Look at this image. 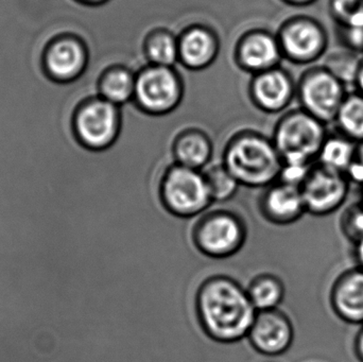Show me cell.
<instances>
[{
    "mask_svg": "<svg viewBox=\"0 0 363 362\" xmlns=\"http://www.w3.org/2000/svg\"><path fill=\"white\" fill-rule=\"evenodd\" d=\"M194 308L203 332L222 344H233L247 337L257 314L247 289L224 274H215L201 283Z\"/></svg>",
    "mask_w": 363,
    "mask_h": 362,
    "instance_id": "cell-1",
    "label": "cell"
},
{
    "mask_svg": "<svg viewBox=\"0 0 363 362\" xmlns=\"http://www.w3.org/2000/svg\"><path fill=\"white\" fill-rule=\"evenodd\" d=\"M221 162L241 186L266 188L283 168L272 138L256 132L237 134L222 151Z\"/></svg>",
    "mask_w": 363,
    "mask_h": 362,
    "instance_id": "cell-2",
    "label": "cell"
},
{
    "mask_svg": "<svg viewBox=\"0 0 363 362\" xmlns=\"http://www.w3.org/2000/svg\"><path fill=\"white\" fill-rule=\"evenodd\" d=\"M328 125L302 108L288 110L273 132L272 140L283 164L311 166L317 162Z\"/></svg>",
    "mask_w": 363,
    "mask_h": 362,
    "instance_id": "cell-3",
    "label": "cell"
},
{
    "mask_svg": "<svg viewBox=\"0 0 363 362\" xmlns=\"http://www.w3.org/2000/svg\"><path fill=\"white\" fill-rule=\"evenodd\" d=\"M159 198L164 208L179 218L204 214L213 203L203 171L174 162L162 174Z\"/></svg>",
    "mask_w": 363,
    "mask_h": 362,
    "instance_id": "cell-4",
    "label": "cell"
},
{
    "mask_svg": "<svg viewBox=\"0 0 363 362\" xmlns=\"http://www.w3.org/2000/svg\"><path fill=\"white\" fill-rule=\"evenodd\" d=\"M247 229L240 215L228 210L205 212L192 227L191 239L199 252L215 259H228L245 246Z\"/></svg>",
    "mask_w": 363,
    "mask_h": 362,
    "instance_id": "cell-5",
    "label": "cell"
},
{
    "mask_svg": "<svg viewBox=\"0 0 363 362\" xmlns=\"http://www.w3.org/2000/svg\"><path fill=\"white\" fill-rule=\"evenodd\" d=\"M347 95V86L323 65L307 68L296 81L301 108L325 125L334 123Z\"/></svg>",
    "mask_w": 363,
    "mask_h": 362,
    "instance_id": "cell-6",
    "label": "cell"
},
{
    "mask_svg": "<svg viewBox=\"0 0 363 362\" xmlns=\"http://www.w3.org/2000/svg\"><path fill=\"white\" fill-rule=\"evenodd\" d=\"M121 127L119 106L98 96L83 102L74 120L77 140L93 152L110 150L117 142Z\"/></svg>",
    "mask_w": 363,
    "mask_h": 362,
    "instance_id": "cell-7",
    "label": "cell"
},
{
    "mask_svg": "<svg viewBox=\"0 0 363 362\" xmlns=\"http://www.w3.org/2000/svg\"><path fill=\"white\" fill-rule=\"evenodd\" d=\"M284 60L308 66L325 57L330 38L321 21L307 14L288 19L277 34Z\"/></svg>",
    "mask_w": 363,
    "mask_h": 362,
    "instance_id": "cell-8",
    "label": "cell"
},
{
    "mask_svg": "<svg viewBox=\"0 0 363 362\" xmlns=\"http://www.w3.org/2000/svg\"><path fill=\"white\" fill-rule=\"evenodd\" d=\"M183 84L174 68L149 65L136 76L134 102L149 114L172 112L180 103Z\"/></svg>",
    "mask_w": 363,
    "mask_h": 362,
    "instance_id": "cell-9",
    "label": "cell"
},
{
    "mask_svg": "<svg viewBox=\"0 0 363 362\" xmlns=\"http://www.w3.org/2000/svg\"><path fill=\"white\" fill-rule=\"evenodd\" d=\"M350 186L343 172L313 164L300 186L306 212L320 217L334 214L347 201Z\"/></svg>",
    "mask_w": 363,
    "mask_h": 362,
    "instance_id": "cell-10",
    "label": "cell"
},
{
    "mask_svg": "<svg viewBox=\"0 0 363 362\" xmlns=\"http://www.w3.org/2000/svg\"><path fill=\"white\" fill-rule=\"evenodd\" d=\"M247 338L257 352L269 356L281 355L294 342V324L288 315L279 308L257 312Z\"/></svg>",
    "mask_w": 363,
    "mask_h": 362,
    "instance_id": "cell-11",
    "label": "cell"
},
{
    "mask_svg": "<svg viewBox=\"0 0 363 362\" xmlns=\"http://www.w3.org/2000/svg\"><path fill=\"white\" fill-rule=\"evenodd\" d=\"M251 94L264 112L283 114L296 98V82L287 69L279 66L254 74Z\"/></svg>",
    "mask_w": 363,
    "mask_h": 362,
    "instance_id": "cell-12",
    "label": "cell"
},
{
    "mask_svg": "<svg viewBox=\"0 0 363 362\" xmlns=\"http://www.w3.org/2000/svg\"><path fill=\"white\" fill-rule=\"evenodd\" d=\"M258 208L267 221L277 225H292L307 213L300 187L281 181L264 188Z\"/></svg>",
    "mask_w": 363,
    "mask_h": 362,
    "instance_id": "cell-13",
    "label": "cell"
},
{
    "mask_svg": "<svg viewBox=\"0 0 363 362\" xmlns=\"http://www.w3.org/2000/svg\"><path fill=\"white\" fill-rule=\"evenodd\" d=\"M237 60L241 67L252 74L279 67L284 57L277 34L266 30L250 31L239 43Z\"/></svg>",
    "mask_w": 363,
    "mask_h": 362,
    "instance_id": "cell-14",
    "label": "cell"
},
{
    "mask_svg": "<svg viewBox=\"0 0 363 362\" xmlns=\"http://www.w3.org/2000/svg\"><path fill=\"white\" fill-rule=\"evenodd\" d=\"M333 312L347 324L363 325V269L345 270L337 276L330 291Z\"/></svg>",
    "mask_w": 363,
    "mask_h": 362,
    "instance_id": "cell-15",
    "label": "cell"
},
{
    "mask_svg": "<svg viewBox=\"0 0 363 362\" xmlns=\"http://www.w3.org/2000/svg\"><path fill=\"white\" fill-rule=\"evenodd\" d=\"M217 34L206 26L194 25L179 36V62L191 70L208 67L218 55Z\"/></svg>",
    "mask_w": 363,
    "mask_h": 362,
    "instance_id": "cell-16",
    "label": "cell"
},
{
    "mask_svg": "<svg viewBox=\"0 0 363 362\" xmlns=\"http://www.w3.org/2000/svg\"><path fill=\"white\" fill-rule=\"evenodd\" d=\"M89 60V49L84 43L66 38L51 45L47 51L46 66L55 78L69 81L86 70Z\"/></svg>",
    "mask_w": 363,
    "mask_h": 362,
    "instance_id": "cell-17",
    "label": "cell"
},
{
    "mask_svg": "<svg viewBox=\"0 0 363 362\" xmlns=\"http://www.w3.org/2000/svg\"><path fill=\"white\" fill-rule=\"evenodd\" d=\"M215 146V140L202 130H187L174 140L172 159L184 167L203 171L213 161Z\"/></svg>",
    "mask_w": 363,
    "mask_h": 362,
    "instance_id": "cell-18",
    "label": "cell"
},
{
    "mask_svg": "<svg viewBox=\"0 0 363 362\" xmlns=\"http://www.w3.org/2000/svg\"><path fill=\"white\" fill-rule=\"evenodd\" d=\"M138 72L125 65L108 68L99 82V97L117 106L133 101Z\"/></svg>",
    "mask_w": 363,
    "mask_h": 362,
    "instance_id": "cell-19",
    "label": "cell"
},
{
    "mask_svg": "<svg viewBox=\"0 0 363 362\" xmlns=\"http://www.w3.org/2000/svg\"><path fill=\"white\" fill-rule=\"evenodd\" d=\"M245 289L257 312L277 310L285 299V284L275 274H258L250 281Z\"/></svg>",
    "mask_w": 363,
    "mask_h": 362,
    "instance_id": "cell-20",
    "label": "cell"
},
{
    "mask_svg": "<svg viewBox=\"0 0 363 362\" xmlns=\"http://www.w3.org/2000/svg\"><path fill=\"white\" fill-rule=\"evenodd\" d=\"M357 146L358 142L339 132L328 133L315 163L345 174L355 159Z\"/></svg>",
    "mask_w": 363,
    "mask_h": 362,
    "instance_id": "cell-21",
    "label": "cell"
},
{
    "mask_svg": "<svg viewBox=\"0 0 363 362\" xmlns=\"http://www.w3.org/2000/svg\"><path fill=\"white\" fill-rule=\"evenodd\" d=\"M179 36L167 29L152 32L145 45L149 63L174 68L179 63Z\"/></svg>",
    "mask_w": 363,
    "mask_h": 362,
    "instance_id": "cell-22",
    "label": "cell"
},
{
    "mask_svg": "<svg viewBox=\"0 0 363 362\" xmlns=\"http://www.w3.org/2000/svg\"><path fill=\"white\" fill-rule=\"evenodd\" d=\"M339 133L354 142H363V96L349 94L343 101L334 121Z\"/></svg>",
    "mask_w": 363,
    "mask_h": 362,
    "instance_id": "cell-23",
    "label": "cell"
},
{
    "mask_svg": "<svg viewBox=\"0 0 363 362\" xmlns=\"http://www.w3.org/2000/svg\"><path fill=\"white\" fill-rule=\"evenodd\" d=\"M363 61L362 53L345 48L326 53L322 65L334 74L345 86L355 84Z\"/></svg>",
    "mask_w": 363,
    "mask_h": 362,
    "instance_id": "cell-24",
    "label": "cell"
},
{
    "mask_svg": "<svg viewBox=\"0 0 363 362\" xmlns=\"http://www.w3.org/2000/svg\"><path fill=\"white\" fill-rule=\"evenodd\" d=\"M213 202H226L238 193V181L226 169L222 162L211 163L203 170Z\"/></svg>",
    "mask_w": 363,
    "mask_h": 362,
    "instance_id": "cell-25",
    "label": "cell"
},
{
    "mask_svg": "<svg viewBox=\"0 0 363 362\" xmlns=\"http://www.w3.org/2000/svg\"><path fill=\"white\" fill-rule=\"evenodd\" d=\"M328 11L337 26L363 23V0H328Z\"/></svg>",
    "mask_w": 363,
    "mask_h": 362,
    "instance_id": "cell-26",
    "label": "cell"
},
{
    "mask_svg": "<svg viewBox=\"0 0 363 362\" xmlns=\"http://www.w3.org/2000/svg\"><path fill=\"white\" fill-rule=\"evenodd\" d=\"M340 230L353 244L363 239V201L355 202L345 208L340 218Z\"/></svg>",
    "mask_w": 363,
    "mask_h": 362,
    "instance_id": "cell-27",
    "label": "cell"
},
{
    "mask_svg": "<svg viewBox=\"0 0 363 362\" xmlns=\"http://www.w3.org/2000/svg\"><path fill=\"white\" fill-rule=\"evenodd\" d=\"M345 176L350 182L363 187V142L358 144L355 159L345 172Z\"/></svg>",
    "mask_w": 363,
    "mask_h": 362,
    "instance_id": "cell-28",
    "label": "cell"
},
{
    "mask_svg": "<svg viewBox=\"0 0 363 362\" xmlns=\"http://www.w3.org/2000/svg\"><path fill=\"white\" fill-rule=\"evenodd\" d=\"M354 351H355L356 356L363 362V325L354 340Z\"/></svg>",
    "mask_w": 363,
    "mask_h": 362,
    "instance_id": "cell-29",
    "label": "cell"
},
{
    "mask_svg": "<svg viewBox=\"0 0 363 362\" xmlns=\"http://www.w3.org/2000/svg\"><path fill=\"white\" fill-rule=\"evenodd\" d=\"M354 254H355V259L357 261V267L363 269V239L358 244H354Z\"/></svg>",
    "mask_w": 363,
    "mask_h": 362,
    "instance_id": "cell-30",
    "label": "cell"
},
{
    "mask_svg": "<svg viewBox=\"0 0 363 362\" xmlns=\"http://www.w3.org/2000/svg\"><path fill=\"white\" fill-rule=\"evenodd\" d=\"M284 1L289 4V6H294V8L301 9L311 6V4L317 2L318 0H284Z\"/></svg>",
    "mask_w": 363,
    "mask_h": 362,
    "instance_id": "cell-31",
    "label": "cell"
},
{
    "mask_svg": "<svg viewBox=\"0 0 363 362\" xmlns=\"http://www.w3.org/2000/svg\"><path fill=\"white\" fill-rule=\"evenodd\" d=\"M356 91L363 96V61L360 66L359 72H358L357 78H356L355 84Z\"/></svg>",
    "mask_w": 363,
    "mask_h": 362,
    "instance_id": "cell-32",
    "label": "cell"
},
{
    "mask_svg": "<svg viewBox=\"0 0 363 362\" xmlns=\"http://www.w3.org/2000/svg\"><path fill=\"white\" fill-rule=\"evenodd\" d=\"M83 4H89V6H98V4H104L108 0H81Z\"/></svg>",
    "mask_w": 363,
    "mask_h": 362,
    "instance_id": "cell-33",
    "label": "cell"
},
{
    "mask_svg": "<svg viewBox=\"0 0 363 362\" xmlns=\"http://www.w3.org/2000/svg\"><path fill=\"white\" fill-rule=\"evenodd\" d=\"M362 201H363V193H362Z\"/></svg>",
    "mask_w": 363,
    "mask_h": 362,
    "instance_id": "cell-34",
    "label": "cell"
}]
</instances>
